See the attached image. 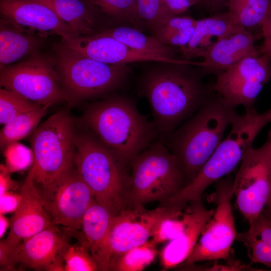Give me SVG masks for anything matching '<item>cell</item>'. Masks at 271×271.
<instances>
[{"mask_svg": "<svg viewBox=\"0 0 271 271\" xmlns=\"http://www.w3.org/2000/svg\"><path fill=\"white\" fill-rule=\"evenodd\" d=\"M191 65L167 63L147 72L142 82L159 138L164 141L211 96V89Z\"/></svg>", "mask_w": 271, "mask_h": 271, "instance_id": "cell-1", "label": "cell"}, {"mask_svg": "<svg viewBox=\"0 0 271 271\" xmlns=\"http://www.w3.org/2000/svg\"><path fill=\"white\" fill-rule=\"evenodd\" d=\"M84 126L126 166L159 138L153 122L131 99L115 96L90 105L81 119Z\"/></svg>", "mask_w": 271, "mask_h": 271, "instance_id": "cell-2", "label": "cell"}, {"mask_svg": "<svg viewBox=\"0 0 271 271\" xmlns=\"http://www.w3.org/2000/svg\"><path fill=\"white\" fill-rule=\"evenodd\" d=\"M236 106L216 93L164 141L175 157L186 185L198 174L222 141L237 113Z\"/></svg>", "mask_w": 271, "mask_h": 271, "instance_id": "cell-3", "label": "cell"}, {"mask_svg": "<svg viewBox=\"0 0 271 271\" xmlns=\"http://www.w3.org/2000/svg\"><path fill=\"white\" fill-rule=\"evenodd\" d=\"M74 165L95 200L113 216L129 206L127 166L87 129L76 132Z\"/></svg>", "mask_w": 271, "mask_h": 271, "instance_id": "cell-4", "label": "cell"}, {"mask_svg": "<svg viewBox=\"0 0 271 271\" xmlns=\"http://www.w3.org/2000/svg\"><path fill=\"white\" fill-rule=\"evenodd\" d=\"M271 122L269 110L258 113L254 107L245 114H237L228 136L221 142L198 174L182 190L188 200H202L203 192L210 185L231 172L240 163L259 131Z\"/></svg>", "mask_w": 271, "mask_h": 271, "instance_id": "cell-5", "label": "cell"}, {"mask_svg": "<svg viewBox=\"0 0 271 271\" xmlns=\"http://www.w3.org/2000/svg\"><path fill=\"white\" fill-rule=\"evenodd\" d=\"M74 121L58 111L34 131L31 138L34 180L38 189L49 187L74 168Z\"/></svg>", "mask_w": 271, "mask_h": 271, "instance_id": "cell-6", "label": "cell"}, {"mask_svg": "<svg viewBox=\"0 0 271 271\" xmlns=\"http://www.w3.org/2000/svg\"><path fill=\"white\" fill-rule=\"evenodd\" d=\"M129 206L173 197L186 186L179 164L163 140L158 139L138 155L130 165Z\"/></svg>", "mask_w": 271, "mask_h": 271, "instance_id": "cell-7", "label": "cell"}, {"mask_svg": "<svg viewBox=\"0 0 271 271\" xmlns=\"http://www.w3.org/2000/svg\"><path fill=\"white\" fill-rule=\"evenodd\" d=\"M56 68L68 102L94 97L110 92L131 73L127 64H107L70 49L61 42L55 47Z\"/></svg>", "mask_w": 271, "mask_h": 271, "instance_id": "cell-8", "label": "cell"}, {"mask_svg": "<svg viewBox=\"0 0 271 271\" xmlns=\"http://www.w3.org/2000/svg\"><path fill=\"white\" fill-rule=\"evenodd\" d=\"M56 64L55 57L36 52L1 69V87L14 91L41 106L69 101L60 84Z\"/></svg>", "mask_w": 271, "mask_h": 271, "instance_id": "cell-9", "label": "cell"}, {"mask_svg": "<svg viewBox=\"0 0 271 271\" xmlns=\"http://www.w3.org/2000/svg\"><path fill=\"white\" fill-rule=\"evenodd\" d=\"M215 185L216 209L192 252L181 265L231 258V246L237 233L231 203L234 195L233 179L221 178Z\"/></svg>", "mask_w": 271, "mask_h": 271, "instance_id": "cell-10", "label": "cell"}, {"mask_svg": "<svg viewBox=\"0 0 271 271\" xmlns=\"http://www.w3.org/2000/svg\"><path fill=\"white\" fill-rule=\"evenodd\" d=\"M38 190L53 224L69 235L80 230L84 215L95 199L75 167L52 186Z\"/></svg>", "mask_w": 271, "mask_h": 271, "instance_id": "cell-11", "label": "cell"}, {"mask_svg": "<svg viewBox=\"0 0 271 271\" xmlns=\"http://www.w3.org/2000/svg\"><path fill=\"white\" fill-rule=\"evenodd\" d=\"M271 57H247L217 73L213 90L230 103L245 109L253 104L263 86L271 80Z\"/></svg>", "mask_w": 271, "mask_h": 271, "instance_id": "cell-12", "label": "cell"}, {"mask_svg": "<svg viewBox=\"0 0 271 271\" xmlns=\"http://www.w3.org/2000/svg\"><path fill=\"white\" fill-rule=\"evenodd\" d=\"M0 13L1 19L17 29L45 39L56 35L66 40L78 35L51 8L38 0H1Z\"/></svg>", "mask_w": 271, "mask_h": 271, "instance_id": "cell-13", "label": "cell"}, {"mask_svg": "<svg viewBox=\"0 0 271 271\" xmlns=\"http://www.w3.org/2000/svg\"><path fill=\"white\" fill-rule=\"evenodd\" d=\"M233 186L238 209L250 226L264 209L271 193V173L258 159L253 148L242 158Z\"/></svg>", "mask_w": 271, "mask_h": 271, "instance_id": "cell-14", "label": "cell"}, {"mask_svg": "<svg viewBox=\"0 0 271 271\" xmlns=\"http://www.w3.org/2000/svg\"><path fill=\"white\" fill-rule=\"evenodd\" d=\"M171 209L159 206L147 210L144 205H137L129 206L113 216L108 236L110 263L127 251L148 241L156 224Z\"/></svg>", "mask_w": 271, "mask_h": 271, "instance_id": "cell-15", "label": "cell"}, {"mask_svg": "<svg viewBox=\"0 0 271 271\" xmlns=\"http://www.w3.org/2000/svg\"><path fill=\"white\" fill-rule=\"evenodd\" d=\"M55 225L23 240L10 250L11 270L20 267L37 270L64 271L63 249L68 242L66 231Z\"/></svg>", "mask_w": 271, "mask_h": 271, "instance_id": "cell-16", "label": "cell"}, {"mask_svg": "<svg viewBox=\"0 0 271 271\" xmlns=\"http://www.w3.org/2000/svg\"><path fill=\"white\" fill-rule=\"evenodd\" d=\"M61 43L68 48L93 60L107 64L154 61L166 63L192 65L185 59H170L137 51L116 39L95 33L90 36L76 35Z\"/></svg>", "mask_w": 271, "mask_h": 271, "instance_id": "cell-17", "label": "cell"}, {"mask_svg": "<svg viewBox=\"0 0 271 271\" xmlns=\"http://www.w3.org/2000/svg\"><path fill=\"white\" fill-rule=\"evenodd\" d=\"M32 166L20 188L21 199L10 221V230L3 240L13 249L23 240L53 225L34 180Z\"/></svg>", "mask_w": 271, "mask_h": 271, "instance_id": "cell-18", "label": "cell"}, {"mask_svg": "<svg viewBox=\"0 0 271 271\" xmlns=\"http://www.w3.org/2000/svg\"><path fill=\"white\" fill-rule=\"evenodd\" d=\"M190 204L184 212L185 225L182 231L176 238L167 242L160 253L164 269L179 266L187 259L214 213V210L207 209L202 201Z\"/></svg>", "mask_w": 271, "mask_h": 271, "instance_id": "cell-19", "label": "cell"}, {"mask_svg": "<svg viewBox=\"0 0 271 271\" xmlns=\"http://www.w3.org/2000/svg\"><path fill=\"white\" fill-rule=\"evenodd\" d=\"M113 216L106 208L94 200L84 215L81 231L72 235L88 248L101 271L109 270L111 253L108 236Z\"/></svg>", "mask_w": 271, "mask_h": 271, "instance_id": "cell-20", "label": "cell"}, {"mask_svg": "<svg viewBox=\"0 0 271 271\" xmlns=\"http://www.w3.org/2000/svg\"><path fill=\"white\" fill-rule=\"evenodd\" d=\"M260 54L254 46L252 34L246 28L237 25L216 40L207 50L199 67L220 72L247 57Z\"/></svg>", "mask_w": 271, "mask_h": 271, "instance_id": "cell-21", "label": "cell"}, {"mask_svg": "<svg viewBox=\"0 0 271 271\" xmlns=\"http://www.w3.org/2000/svg\"><path fill=\"white\" fill-rule=\"evenodd\" d=\"M237 25L227 12L197 20L190 42L180 49L184 59L190 60L196 57H202L214 43L212 39L215 38L217 40Z\"/></svg>", "mask_w": 271, "mask_h": 271, "instance_id": "cell-22", "label": "cell"}, {"mask_svg": "<svg viewBox=\"0 0 271 271\" xmlns=\"http://www.w3.org/2000/svg\"><path fill=\"white\" fill-rule=\"evenodd\" d=\"M45 38L21 31L1 19L0 68L40 51Z\"/></svg>", "mask_w": 271, "mask_h": 271, "instance_id": "cell-23", "label": "cell"}, {"mask_svg": "<svg viewBox=\"0 0 271 271\" xmlns=\"http://www.w3.org/2000/svg\"><path fill=\"white\" fill-rule=\"evenodd\" d=\"M51 8L57 16L78 35L97 33L99 12L86 0H38Z\"/></svg>", "mask_w": 271, "mask_h": 271, "instance_id": "cell-24", "label": "cell"}, {"mask_svg": "<svg viewBox=\"0 0 271 271\" xmlns=\"http://www.w3.org/2000/svg\"><path fill=\"white\" fill-rule=\"evenodd\" d=\"M96 33L111 37L142 53L170 59H177L175 58V51L172 46L164 43L154 36H147L133 28L118 27Z\"/></svg>", "mask_w": 271, "mask_h": 271, "instance_id": "cell-25", "label": "cell"}, {"mask_svg": "<svg viewBox=\"0 0 271 271\" xmlns=\"http://www.w3.org/2000/svg\"><path fill=\"white\" fill-rule=\"evenodd\" d=\"M226 6L234 23L247 30L260 27L271 12V0H227Z\"/></svg>", "mask_w": 271, "mask_h": 271, "instance_id": "cell-26", "label": "cell"}, {"mask_svg": "<svg viewBox=\"0 0 271 271\" xmlns=\"http://www.w3.org/2000/svg\"><path fill=\"white\" fill-rule=\"evenodd\" d=\"M51 105L41 106L22 113L5 124L0 132L1 149L4 150L34 131Z\"/></svg>", "mask_w": 271, "mask_h": 271, "instance_id": "cell-27", "label": "cell"}, {"mask_svg": "<svg viewBox=\"0 0 271 271\" xmlns=\"http://www.w3.org/2000/svg\"><path fill=\"white\" fill-rule=\"evenodd\" d=\"M156 245L152 240H148L131 248L111 261L109 270H143L154 261L158 254Z\"/></svg>", "mask_w": 271, "mask_h": 271, "instance_id": "cell-28", "label": "cell"}, {"mask_svg": "<svg viewBox=\"0 0 271 271\" xmlns=\"http://www.w3.org/2000/svg\"><path fill=\"white\" fill-rule=\"evenodd\" d=\"M41 106L14 91L0 88L1 124L5 125L22 113Z\"/></svg>", "mask_w": 271, "mask_h": 271, "instance_id": "cell-29", "label": "cell"}, {"mask_svg": "<svg viewBox=\"0 0 271 271\" xmlns=\"http://www.w3.org/2000/svg\"><path fill=\"white\" fill-rule=\"evenodd\" d=\"M99 12L117 21L136 23L140 21L137 0H86Z\"/></svg>", "mask_w": 271, "mask_h": 271, "instance_id": "cell-30", "label": "cell"}, {"mask_svg": "<svg viewBox=\"0 0 271 271\" xmlns=\"http://www.w3.org/2000/svg\"><path fill=\"white\" fill-rule=\"evenodd\" d=\"M185 225L184 212L171 209L154 227L151 240L156 244L169 242L176 238Z\"/></svg>", "mask_w": 271, "mask_h": 271, "instance_id": "cell-31", "label": "cell"}, {"mask_svg": "<svg viewBox=\"0 0 271 271\" xmlns=\"http://www.w3.org/2000/svg\"><path fill=\"white\" fill-rule=\"evenodd\" d=\"M62 257L65 271L99 270L88 248L79 242L71 244L68 241L63 249Z\"/></svg>", "mask_w": 271, "mask_h": 271, "instance_id": "cell-32", "label": "cell"}, {"mask_svg": "<svg viewBox=\"0 0 271 271\" xmlns=\"http://www.w3.org/2000/svg\"><path fill=\"white\" fill-rule=\"evenodd\" d=\"M140 21L154 31L173 16L167 9L163 0H137Z\"/></svg>", "mask_w": 271, "mask_h": 271, "instance_id": "cell-33", "label": "cell"}, {"mask_svg": "<svg viewBox=\"0 0 271 271\" xmlns=\"http://www.w3.org/2000/svg\"><path fill=\"white\" fill-rule=\"evenodd\" d=\"M4 150L6 166L10 172L24 170L33 163L32 149L21 144L12 143Z\"/></svg>", "mask_w": 271, "mask_h": 271, "instance_id": "cell-34", "label": "cell"}, {"mask_svg": "<svg viewBox=\"0 0 271 271\" xmlns=\"http://www.w3.org/2000/svg\"><path fill=\"white\" fill-rule=\"evenodd\" d=\"M236 239L247 246L251 262L260 263L271 267V245L243 233H237Z\"/></svg>", "mask_w": 271, "mask_h": 271, "instance_id": "cell-35", "label": "cell"}, {"mask_svg": "<svg viewBox=\"0 0 271 271\" xmlns=\"http://www.w3.org/2000/svg\"><path fill=\"white\" fill-rule=\"evenodd\" d=\"M196 22L197 20L189 16H173L154 31V36L161 40L168 35L190 28Z\"/></svg>", "mask_w": 271, "mask_h": 271, "instance_id": "cell-36", "label": "cell"}, {"mask_svg": "<svg viewBox=\"0 0 271 271\" xmlns=\"http://www.w3.org/2000/svg\"><path fill=\"white\" fill-rule=\"evenodd\" d=\"M243 233L271 245V218L263 210L248 230Z\"/></svg>", "mask_w": 271, "mask_h": 271, "instance_id": "cell-37", "label": "cell"}, {"mask_svg": "<svg viewBox=\"0 0 271 271\" xmlns=\"http://www.w3.org/2000/svg\"><path fill=\"white\" fill-rule=\"evenodd\" d=\"M226 264H218L215 262L212 266H199L194 264L182 265V269L194 270H262L244 264L241 261L231 258L227 260Z\"/></svg>", "mask_w": 271, "mask_h": 271, "instance_id": "cell-38", "label": "cell"}, {"mask_svg": "<svg viewBox=\"0 0 271 271\" xmlns=\"http://www.w3.org/2000/svg\"><path fill=\"white\" fill-rule=\"evenodd\" d=\"M195 25L185 30L165 37L161 41L170 46L179 47L181 49L190 42L194 34Z\"/></svg>", "mask_w": 271, "mask_h": 271, "instance_id": "cell-39", "label": "cell"}, {"mask_svg": "<svg viewBox=\"0 0 271 271\" xmlns=\"http://www.w3.org/2000/svg\"><path fill=\"white\" fill-rule=\"evenodd\" d=\"M21 199V195L9 191L1 195L0 213L6 214L14 212L17 209Z\"/></svg>", "mask_w": 271, "mask_h": 271, "instance_id": "cell-40", "label": "cell"}, {"mask_svg": "<svg viewBox=\"0 0 271 271\" xmlns=\"http://www.w3.org/2000/svg\"><path fill=\"white\" fill-rule=\"evenodd\" d=\"M165 7L173 15H179L191 7L199 3L198 0H163Z\"/></svg>", "mask_w": 271, "mask_h": 271, "instance_id": "cell-41", "label": "cell"}, {"mask_svg": "<svg viewBox=\"0 0 271 271\" xmlns=\"http://www.w3.org/2000/svg\"><path fill=\"white\" fill-rule=\"evenodd\" d=\"M254 151L259 161L271 173V131L265 143L261 147L254 149Z\"/></svg>", "mask_w": 271, "mask_h": 271, "instance_id": "cell-42", "label": "cell"}, {"mask_svg": "<svg viewBox=\"0 0 271 271\" xmlns=\"http://www.w3.org/2000/svg\"><path fill=\"white\" fill-rule=\"evenodd\" d=\"M10 172L6 166L1 164L0 166V194L7 191H15L17 183L11 178Z\"/></svg>", "mask_w": 271, "mask_h": 271, "instance_id": "cell-43", "label": "cell"}, {"mask_svg": "<svg viewBox=\"0 0 271 271\" xmlns=\"http://www.w3.org/2000/svg\"><path fill=\"white\" fill-rule=\"evenodd\" d=\"M260 28L264 38L271 36V12Z\"/></svg>", "mask_w": 271, "mask_h": 271, "instance_id": "cell-44", "label": "cell"}, {"mask_svg": "<svg viewBox=\"0 0 271 271\" xmlns=\"http://www.w3.org/2000/svg\"><path fill=\"white\" fill-rule=\"evenodd\" d=\"M258 51L260 54L271 57V36L264 38V41Z\"/></svg>", "mask_w": 271, "mask_h": 271, "instance_id": "cell-45", "label": "cell"}, {"mask_svg": "<svg viewBox=\"0 0 271 271\" xmlns=\"http://www.w3.org/2000/svg\"><path fill=\"white\" fill-rule=\"evenodd\" d=\"M10 226V221L4 216V214L0 213V236L2 237Z\"/></svg>", "mask_w": 271, "mask_h": 271, "instance_id": "cell-46", "label": "cell"}, {"mask_svg": "<svg viewBox=\"0 0 271 271\" xmlns=\"http://www.w3.org/2000/svg\"><path fill=\"white\" fill-rule=\"evenodd\" d=\"M200 3L208 7L216 8L223 4L226 5L227 0H201Z\"/></svg>", "mask_w": 271, "mask_h": 271, "instance_id": "cell-47", "label": "cell"}, {"mask_svg": "<svg viewBox=\"0 0 271 271\" xmlns=\"http://www.w3.org/2000/svg\"><path fill=\"white\" fill-rule=\"evenodd\" d=\"M264 212L271 218V194L265 205Z\"/></svg>", "mask_w": 271, "mask_h": 271, "instance_id": "cell-48", "label": "cell"}, {"mask_svg": "<svg viewBox=\"0 0 271 271\" xmlns=\"http://www.w3.org/2000/svg\"><path fill=\"white\" fill-rule=\"evenodd\" d=\"M199 3H200L201 0H198Z\"/></svg>", "mask_w": 271, "mask_h": 271, "instance_id": "cell-49", "label": "cell"}, {"mask_svg": "<svg viewBox=\"0 0 271 271\" xmlns=\"http://www.w3.org/2000/svg\"><path fill=\"white\" fill-rule=\"evenodd\" d=\"M270 194H271V193H270Z\"/></svg>", "mask_w": 271, "mask_h": 271, "instance_id": "cell-50", "label": "cell"}]
</instances>
